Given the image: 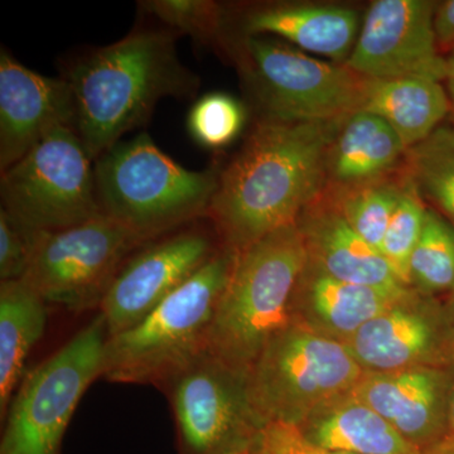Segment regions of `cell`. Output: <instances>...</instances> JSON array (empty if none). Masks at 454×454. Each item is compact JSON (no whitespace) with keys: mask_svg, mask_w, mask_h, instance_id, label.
I'll return each mask as SVG.
<instances>
[{"mask_svg":"<svg viewBox=\"0 0 454 454\" xmlns=\"http://www.w3.org/2000/svg\"><path fill=\"white\" fill-rule=\"evenodd\" d=\"M364 112L375 114L396 131L406 149L432 136L452 113L443 82L426 77L370 80Z\"/></svg>","mask_w":454,"mask_h":454,"instance_id":"22","label":"cell"},{"mask_svg":"<svg viewBox=\"0 0 454 454\" xmlns=\"http://www.w3.org/2000/svg\"><path fill=\"white\" fill-rule=\"evenodd\" d=\"M139 7L164 25L190 35L197 43L225 47L227 13L219 3L211 0H148Z\"/></svg>","mask_w":454,"mask_h":454,"instance_id":"27","label":"cell"},{"mask_svg":"<svg viewBox=\"0 0 454 454\" xmlns=\"http://www.w3.org/2000/svg\"><path fill=\"white\" fill-rule=\"evenodd\" d=\"M453 379V365L365 372L351 394L427 453L447 439Z\"/></svg>","mask_w":454,"mask_h":454,"instance_id":"15","label":"cell"},{"mask_svg":"<svg viewBox=\"0 0 454 454\" xmlns=\"http://www.w3.org/2000/svg\"><path fill=\"white\" fill-rule=\"evenodd\" d=\"M406 151L380 116L364 110L346 116L328 146L324 193L337 195L396 175Z\"/></svg>","mask_w":454,"mask_h":454,"instance_id":"20","label":"cell"},{"mask_svg":"<svg viewBox=\"0 0 454 454\" xmlns=\"http://www.w3.org/2000/svg\"><path fill=\"white\" fill-rule=\"evenodd\" d=\"M307 255L297 223L238 253L208 336V351L249 372L271 337L292 324L291 301Z\"/></svg>","mask_w":454,"mask_h":454,"instance_id":"4","label":"cell"},{"mask_svg":"<svg viewBox=\"0 0 454 454\" xmlns=\"http://www.w3.org/2000/svg\"><path fill=\"white\" fill-rule=\"evenodd\" d=\"M65 77L74 129L92 160L142 127L164 98L195 97L197 74L182 64L175 33L138 29L77 59Z\"/></svg>","mask_w":454,"mask_h":454,"instance_id":"2","label":"cell"},{"mask_svg":"<svg viewBox=\"0 0 454 454\" xmlns=\"http://www.w3.org/2000/svg\"><path fill=\"white\" fill-rule=\"evenodd\" d=\"M424 454H454V441L452 439H446V441L438 444L437 447L432 448V450Z\"/></svg>","mask_w":454,"mask_h":454,"instance_id":"34","label":"cell"},{"mask_svg":"<svg viewBox=\"0 0 454 454\" xmlns=\"http://www.w3.org/2000/svg\"><path fill=\"white\" fill-rule=\"evenodd\" d=\"M37 234L0 208V282L25 278Z\"/></svg>","mask_w":454,"mask_h":454,"instance_id":"30","label":"cell"},{"mask_svg":"<svg viewBox=\"0 0 454 454\" xmlns=\"http://www.w3.org/2000/svg\"><path fill=\"white\" fill-rule=\"evenodd\" d=\"M409 284L414 291L433 297L454 292V225L438 211L427 212L409 265Z\"/></svg>","mask_w":454,"mask_h":454,"instance_id":"26","label":"cell"},{"mask_svg":"<svg viewBox=\"0 0 454 454\" xmlns=\"http://www.w3.org/2000/svg\"><path fill=\"white\" fill-rule=\"evenodd\" d=\"M101 215L145 241L207 217L220 170H191L140 133L101 155L94 164Z\"/></svg>","mask_w":454,"mask_h":454,"instance_id":"3","label":"cell"},{"mask_svg":"<svg viewBox=\"0 0 454 454\" xmlns=\"http://www.w3.org/2000/svg\"><path fill=\"white\" fill-rule=\"evenodd\" d=\"M345 118L258 121L234 160L220 170L208 208L207 219L223 247L240 253L297 223L324 193L328 146Z\"/></svg>","mask_w":454,"mask_h":454,"instance_id":"1","label":"cell"},{"mask_svg":"<svg viewBox=\"0 0 454 454\" xmlns=\"http://www.w3.org/2000/svg\"><path fill=\"white\" fill-rule=\"evenodd\" d=\"M364 373L345 343L291 324L271 337L250 369V397L262 426H298L354 389Z\"/></svg>","mask_w":454,"mask_h":454,"instance_id":"8","label":"cell"},{"mask_svg":"<svg viewBox=\"0 0 454 454\" xmlns=\"http://www.w3.org/2000/svg\"><path fill=\"white\" fill-rule=\"evenodd\" d=\"M405 184L403 167L400 175L391 176L367 186L337 195H325L349 227L367 244L380 252L385 232L395 211Z\"/></svg>","mask_w":454,"mask_h":454,"instance_id":"25","label":"cell"},{"mask_svg":"<svg viewBox=\"0 0 454 454\" xmlns=\"http://www.w3.org/2000/svg\"><path fill=\"white\" fill-rule=\"evenodd\" d=\"M454 128V127H453Z\"/></svg>","mask_w":454,"mask_h":454,"instance_id":"39","label":"cell"},{"mask_svg":"<svg viewBox=\"0 0 454 454\" xmlns=\"http://www.w3.org/2000/svg\"><path fill=\"white\" fill-rule=\"evenodd\" d=\"M352 8L313 3H269L245 12L239 35H273L295 49L346 64L360 33Z\"/></svg>","mask_w":454,"mask_h":454,"instance_id":"18","label":"cell"},{"mask_svg":"<svg viewBox=\"0 0 454 454\" xmlns=\"http://www.w3.org/2000/svg\"><path fill=\"white\" fill-rule=\"evenodd\" d=\"M453 225H454V223H453Z\"/></svg>","mask_w":454,"mask_h":454,"instance_id":"38","label":"cell"},{"mask_svg":"<svg viewBox=\"0 0 454 454\" xmlns=\"http://www.w3.org/2000/svg\"><path fill=\"white\" fill-rule=\"evenodd\" d=\"M177 433L178 454H220L252 446L262 428L249 391V372L208 349L176 373L163 389Z\"/></svg>","mask_w":454,"mask_h":454,"instance_id":"11","label":"cell"},{"mask_svg":"<svg viewBox=\"0 0 454 454\" xmlns=\"http://www.w3.org/2000/svg\"><path fill=\"white\" fill-rule=\"evenodd\" d=\"M443 85L447 90L448 97L452 104V112H454V52L446 57V74H444Z\"/></svg>","mask_w":454,"mask_h":454,"instance_id":"33","label":"cell"},{"mask_svg":"<svg viewBox=\"0 0 454 454\" xmlns=\"http://www.w3.org/2000/svg\"><path fill=\"white\" fill-rule=\"evenodd\" d=\"M405 294H389L342 282L307 260L293 291L292 324L346 343L367 322Z\"/></svg>","mask_w":454,"mask_h":454,"instance_id":"19","label":"cell"},{"mask_svg":"<svg viewBox=\"0 0 454 454\" xmlns=\"http://www.w3.org/2000/svg\"><path fill=\"white\" fill-rule=\"evenodd\" d=\"M94 160L73 128L44 137L0 176L3 210L35 231H56L101 215Z\"/></svg>","mask_w":454,"mask_h":454,"instance_id":"9","label":"cell"},{"mask_svg":"<svg viewBox=\"0 0 454 454\" xmlns=\"http://www.w3.org/2000/svg\"><path fill=\"white\" fill-rule=\"evenodd\" d=\"M404 170L423 200L454 223V128H438L408 149Z\"/></svg>","mask_w":454,"mask_h":454,"instance_id":"24","label":"cell"},{"mask_svg":"<svg viewBox=\"0 0 454 454\" xmlns=\"http://www.w3.org/2000/svg\"><path fill=\"white\" fill-rule=\"evenodd\" d=\"M109 339L98 315L27 372L9 403L0 454H61L62 439L90 385L101 379Z\"/></svg>","mask_w":454,"mask_h":454,"instance_id":"7","label":"cell"},{"mask_svg":"<svg viewBox=\"0 0 454 454\" xmlns=\"http://www.w3.org/2000/svg\"><path fill=\"white\" fill-rule=\"evenodd\" d=\"M220 454H250V447L243 448V450H230V452L220 453Z\"/></svg>","mask_w":454,"mask_h":454,"instance_id":"37","label":"cell"},{"mask_svg":"<svg viewBox=\"0 0 454 454\" xmlns=\"http://www.w3.org/2000/svg\"><path fill=\"white\" fill-rule=\"evenodd\" d=\"M247 113L238 98L223 92L203 95L188 112L187 130L197 145L219 151L244 129Z\"/></svg>","mask_w":454,"mask_h":454,"instance_id":"29","label":"cell"},{"mask_svg":"<svg viewBox=\"0 0 454 454\" xmlns=\"http://www.w3.org/2000/svg\"><path fill=\"white\" fill-rule=\"evenodd\" d=\"M259 121H330L363 107L369 79L268 35H234L225 49Z\"/></svg>","mask_w":454,"mask_h":454,"instance_id":"6","label":"cell"},{"mask_svg":"<svg viewBox=\"0 0 454 454\" xmlns=\"http://www.w3.org/2000/svg\"><path fill=\"white\" fill-rule=\"evenodd\" d=\"M196 223L146 241L122 264L98 309L109 337L143 321L219 252L221 241Z\"/></svg>","mask_w":454,"mask_h":454,"instance_id":"12","label":"cell"},{"mask_svg":"<svg viewBox=\"0 0 454 454\" xmlns=\"http://www.w3.org/2000/svg\"><path fill=\"white\" fill-rule=\"evenodd\" d=\"M427 212L428 207L423 197L405 173L404 188L385 232L380 253L399 279L408 286H411L409 265L422 235Z\"/></svg>","mask_w":454,"mask_h":454,"instance_id":"28","label":"cell"},{"mask_svg":"<svg viewBox=\"0 0 454 454\" xmlns=\"http://www.w3.org/2000/svg\"><path fill=\"white\" fill-rule=\"evenodd\" d=\"M49 304L23 279L0 282V415L25 378L33 348L46 333Z\"/></svg>","mask_w":454,"mask_h":454,"instance_id":"23","label":"cell"},{"mask_svg":"<svg viewBox=\"0 0 454 454\" xmlns=\"http://www.w3.org/2000/svg\"><path fill=\"white\" fill-rule=\"evenodd\" d=\"M250 454H348L317 446L294 424L269 423L260 429Z\"/></svg>","mask_w":454,"mask_h":454,"instance_id":"31","label":"cell"},{"mask_svg":"<svg viewBox=\"0 0 454 454\" xmlns=\"http://www.w3.org/2000/svg\"><path fill=\"white\" fill-rule=\"evenodd\" d=\"M364 372L452 366L454 325L447 303L411 289L345 343Z\"/></svg>","mask_w":454,"mask_h":454,"instance_id":"13","label":"cell"},{"mask_svg":"<svg viewBox=\"0 0 454 454\" xmlns=\"http://www.w3.org/2000/svg\"><path fill=\"white\" fill-rule=\"evenodd\" d=\"M295 223L309 262L328 276L389 294L411 291L382 254L360 238L324 196L301 212Z\"/></svg>","mask_w":454,"mask_h":454,"instance_id":"17","label":"cell"},{"mask_svg":"<svg viewBox=\"0 0 454 454\" xmlns=\"http://www.w3.org/2000/svg\"><path fill=\"white\" fill-rule=\"evenodd\" d=\"M74 98L67 80L35 73L2 47L0 173L52 131L74 129Z\"/></svg>","mask_w":454,"mask_h":454,"instance_id":"16","label":"cell"},{"mask_svg":"<svg viewBox=\"0 0 454 454\" xmlns=\"http://www.w3.org/2000/svg\"><path fill=\"white\" fill-rule=\"evenodd\" d=\"M448 309H450V317H452V321L454 325V292L450 294V300L448 301Z\"/></svg>","mask_w":454,"mask_h":454,"instance_id":"36","label":"cell"},{"mask_svg":"<svg viewBox=\"0 0 454 454\" xmlns=\"http://www.w3.org/2000/svg\"><path fill=\"white\" fill-rule=\"evenodd\" d=\"M434 31L439 52H454V0L437 3L434 13Z\"/></svg>","mask_w":454,"mask_h":454,"instance_id":"32","label":"cell"},{"mask_svg":"<svg viewBox=\"0 0 454 454\" xmlns=\"http://www.w3.org/2000/svg\"><path fill=\"white\" fill-rule=\"evenodd\" d=\"M238 253L219 252L181 288L129 330L110 336L101 379L163 389L191 361L208 349V336Z\"/></svg>","mask_w":454,"mask_h":454,"instance_id":"5","label":"cell"},{"mask_svg":"<svg viewBox=\"0 0 454 454\" xmlns=\"http://www.w3.org/2000/svg\"><path fill=\"white\" fill-rule=\"evenodd\" d=\"M437 3L373 2L346 65L370 80L426 77L443 82L446 57L439 52L434 31Z\"/></svg>","mask_w":454,"mask_h":454,"instance_id":"14","label":"cell"},{"mask_svg":"<svg viewBox=\"0 0 454 454\" xmlns=\"http://www.w3.org/2000/svg\"><path fill=\"white\" fill-rule=\"evenodd\" d=\"M453 372H454V364H453ZM447 439H452V441H454V379H453L452 396H450V419H448Z\"/></svg>","mask_w":454,"mask_h":454,"instance_id":"35","label":"cell"},{"mask_svg":"<svg viewBox=\"0 0 454 454\" xmlns=\"http://www.w3.org/2000/svg\"><path fill=\"white\" fill-rule=\"evenodd\" d=\"M145 243L104 215L56 231H38L23 280L47 304L74 313L100 309L122 264Z\"/></svg>","mask_w":454,"mask_h":454,"instance_id":"10","label":"cell"},{"mask_svg":"<svg viewBox=\"0 0 454 454\" xmlns=\"http://www.w3.org/2000/svg\"><path fill=\"white\" fill-rule=\"evenodd\" d=\"M304 437L348 454H424L351 391L319 406L298 424Z\"/></svg>","mask_w":454,"mask_h":454,"instance_id":"21","label":"cell"}]
</instances>
